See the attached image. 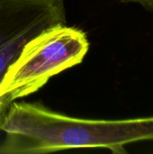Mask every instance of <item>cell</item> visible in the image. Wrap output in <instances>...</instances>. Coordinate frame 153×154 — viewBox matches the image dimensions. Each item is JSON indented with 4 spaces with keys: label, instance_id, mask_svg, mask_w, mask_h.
<instances>
[{
    "label": "cell",
    "instance_id": "cell-1",
    "mask_svg": "<svg viewBox=\"0 0 153 154\" xmlns=\"http://www.w3.org/2000/svg\"><path fill=\"white\" fill-rule=\"evenodd\" d=\"M0 154H41L69 149H107L126 154L129 143L153 141V116L121 120L82 119L39 103L12 102L0 125Z\"/></svg>",
    "mask_w": 153,
    "mask_h": 154
},
{
    "label": "cell",
    "instance_id": "cell-2",
    "mask_svg": "<svg viewBox=\"0 0 153 154\" xmlns=\"http://www.w3.org/2000/svg\"><path fill=\"white\" fill-rule=\"evenodd\" d=\"M89 50L87 33L66 24L50 28L28 42L0 81V98L11 102L41 89L50 78L82 62Z\"/></svg>",
    "mask_w": 153,
    "mask_h": 154
},
{
    "label": "cell",
    "instance_id": "cell-3",
    "mask_svg": "<svg viewBox=\"0 0 153 154\" xmlns=\"http://www.w3.org/2000/svg\"><path fill=\"white\" fill-rule=\"evenodd\" d=\"M66 23L63 0H0V81L28 42Z\"/></svg>",
    "mask_w": 153,
    "mask_h": 154
},
{
    "label": "cell",
    "instance_id": "cell-4",
    "mask_svg": "<svg viewBox=\"0 0 153 154\" xmlns=\"http://www.w3.org/2000/svg\"><path fill=\"white\" fill-rule=\"evenodd\" d=\"M11 103L12 102L6 97H3L0 98V125L3 122L4 118H5Z\"/></svg>",
    "mask_w": 153,
    "mask_h": 154
},
{
    "label": "cell",
    "instance_id": "cell-5",
    "mask_svg": "<svg viewBox=\"0 0 153 154\" xmlns=\"http://www.w3.org/2000/svg\"><path fill=\"white\" fill-rule=\"evenodd\" d=\"M124 3H136L141 5L147 11L153 12V0H121Z\"/></svg>",
    "mask_w": 153,
    "mask_h": 154
}]
</instances>
